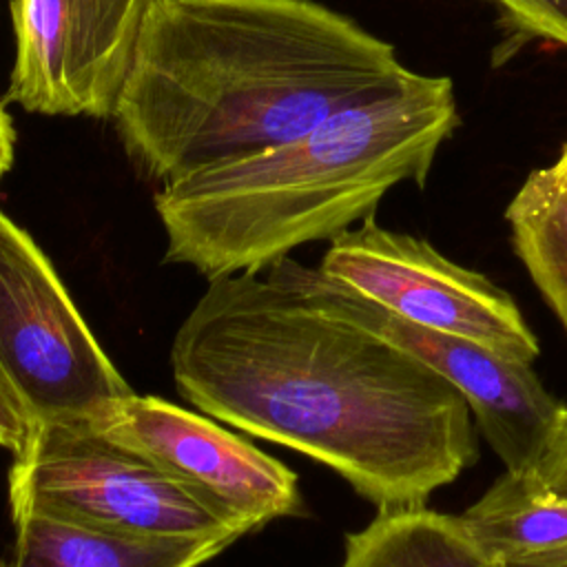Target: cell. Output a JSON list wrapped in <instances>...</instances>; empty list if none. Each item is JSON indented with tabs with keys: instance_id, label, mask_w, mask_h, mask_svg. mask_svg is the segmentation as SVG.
<instances>
[{
	"instance_id": "5b68a950",
	"label": "cell",
	"mask_w": 567,
	"mask_h": 567,
	"mask_svg": "<svg viewBox=\"0 0 567 567\" xmlns=\"http://www.w3.org/2000/svg\"><path fill=\"white\" fill-rule=\"evenodd\" d=\"M0 368L38 423H91L133 394L47 255L2 210Z\"/></svg>"
},
{
	"instance_id": "5bb4252c",
	"label": "cell",
	"mask_w": 567,
	"mask_h": 567,
	"mask_svg": "<svg viewBox=\"0 0 567 567\" xmlns=\"http://www.w3.org/2000/svg\"><path fill=\"white\" fill-rule=\"evenodd\" d=\"M532 474L547 492L567 501V405L556 412Z\"/></svg>"
},
{
	"instance_id": "9a60e30c",
	"label": "cell",
	"mask_w": 567,
	"mask_h": 567,
	"mask_svg": "<svg viewBox=\"0 0 567 567\" xmlns=\"http://www.w3.org/2000/svg\"><path fill=\"white\" fill-rule=\"evenodd\" d=\"M38 419L0 368V447L20 454L31 441Z\"/></svg>"
},
{
	"instance_id": "4fadbf2b",
	"label": "cell",
	"mask_w": 567,
	"mask_h": 567,
	"mask_svg": "<svg viewBox=\"0 0 567 567\" xmlns=\"http://www.w3.org/2000/svg\"><path fill=\"white\" fill-rule=\"evenodd\" d=\"M501 9L512 27L567 49V0H487Z\"/></svg>"
},
{
	"instance_id": "3957f363",
	"label": "cell",
	"mask_w": 567,
	"mask_h": 567,
	"mask_svg": "<svg viewBox=\"0 0 567 567\" xmlns=\"http://www.w3.org/2000/svg\"><path fill=\"white\" fill-rule=\"evenodd\" d=\"M458 124L452 80L408 71L286 144L164 184L155 210L166 261L210 281L332 239L396 184L423 186Z\"/></svg>"
},
{
	"instance_id": "30bf717a",
	"label": "cell",
	"mask_w": 567,
	"mask_h": 567,
	"mask_svg": "<svg viewBox=\"0 0 567 567\" xmlns=\"http://www.w3.org/2000/svg\"><path fill=\"white\" fill-rule=\"evenodd\" d=\"M461 518L501 567H567V501L532 470H505Z\"/></svg>"
},
{
	"instance_id": "8fae6325",
	"label": "cell",
	"mask_w": 567,
	"mask_h": 567,
	"mask_svg": "<svg viewBox=\"0 0 567 567\" xmlns=\"http://www.w3.org/2000/svg\"><path fill=\"white\" fill-rule=\"evenodd\" d=\"M341 567H501L461 516L421 507L377 509L346 536Z\"/></svg>"
},
{
	"instance_id": "52a82bcc",
	"label": "cell",
	"mask_w": 567,
	"mask_h": 567,
	"mask_svg": "<svg viewBox=\"0 0 567 567\" xmlns=\"http://www.w3.org/2000/svg\"><path fill=\"white\" fill-rule=\"evenodd\" d=\"M155 0H11L16 62L4 102L113 117Z\"/></svg>"
},
{
	"instance_id": "7a4b0ae2",
	"label": "cell",
	"mask_w": 567,
	"mask_h": 567,
	"mask_svg": "<svg viewBox=\"0 0 567 567\" xmlns=\"http://www.w3.org/2000/svg\"><path fill=\"white\" fill-rule=\"evenodd\" d=\"M408 71L312 0H155L113 122L164 186L286 144Z\"/></svg>"
},
{
	"instance_id": "ba28073f",
	"label": "cell",
	"mask_w": 567,
	"mask_h": 567,
	"mask_svg": "<svg viewBox=\"0 0 567 567\" xmlns=\"http://www.w3.org/2000/svg\"><path fill=\"white\" fill-rule=\"evenodd\" d=\"M91 425L142 454L248 532L306 514L297 476L206 416L159 396L131 394Z\"/></svg>"
},
{
	"instance_id": "9c48e42d",
	"label": "cell",
	"mask_w": 567,
	"mask_h": 567,
	"mask_svg": "<svg viewBox=\"0 0 567 567\" xmlns=\"http://www.w3.org/2000/svg\"><path fill=\"white\" fill-rule=\"evenodd\" d=\"M11 518L16 540L0 567H197L228 547L226 540L122 534L38 509Z\"/></svg>"
},
{
	"instance_id": "2e32d148",
	"label": "cell",
	"mask_w": 567,
	"mask_h": 567,
	"mask_svg": "<svg viewBox=\"0 0 567 567\" xmlns=\"http://www.w3.org/2000/svg\"><path fill=\"white\" fill-rule=\"evenodd\" d=\"M13 142H16V131H13L11 117L7 115L0 102V179L13 164Z\"/></svg>"
},
{
	"instance_id": "8992f818",
	"label": "cell",
	"mask_w": 567,
	"mask_h": 567,
	"mask_svg": "<svg viewBox=\"0 0 567 567\" xmlns=\"http://www.w3.org/2000/svg\"><path fill=\"white\" fill-rule=\"evenodd\" d=\"M319 268L394 315L474 341L532 365L540 346L516 301L485 275L443 257L432 244L365 217L330 239Z\"/></svg>"
},
{
	"instance_id": "6da1fadb",
	"label": "cell",
	"mask_w": 567,
	"mask_h": 567,
	"mask_svg": "<svg viewBox=\"0 0 567 567\" xmlns=\"http://www.w3.org/2000/svg\"><path fill=\"white\" fill-rule=\"evenodd\" d=\"M171 368L197 410L326 463L377 509L421 507L478 461L465 394L361 323L339 279L288 255L264 277L210 279Z\"/></svg>"
},
{
	"instance_id": "277c9868",
	"label": "cell",
	"mask_w": 567,
	"mask_h": 567,
	"mask_svg": "<svg viewBox=\"0 0 567 567\" xmlns=\"http://www.w3.org/2000/svg\"><path fill=\"white\" fill-rule=\"evenodd\" d=\"M11 514L38 509L86 525L186 540H239L248 529L91 423H38L9 470Z\"/></svg>"
},
{
	"instance_id": "7c38bea8",
	"label": "cell",
	"mask_w": 567,
	"mask_h": 567,
	"mask_svg": "<svg viewBox=\"0 0 567 567\" xmlns=\"http://www.w3.org/2000/svg\"><path fill=\"white\" fill-rule=\"evenodd\" d=\"M505 219L516 255L567 330V144L554 164L527 175Z\"/></svg>"
}]
</instances>
